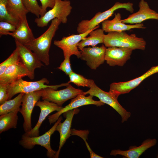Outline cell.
<instances>
[{
    "mask_svg": "<svg viewBox=\"0 0 158 158\" xmlns=\"http://www.w3.org/2000/svg\"><path fill=\"white\" fill-rule=\"evenodd\" d=\"M62 118L60 116L53 126L48 131L41 136L29 137L23 135L19 142V144L25 148L31 149L35 145H40L47 150V155L49 158H55L56 151L53 150L50 145V138L56 131L58 124L61 121Z\"/></svg>",
    "mask_w": 158,
    "mask_h": 158,
    "instance_id": "obj_6",
    "label": "cell"
},
{
    "mask_svg": "<svg viewBox=\"0 0 158 158\" xmlns=\"http://www.w3.org/2000/svg\"><path fill=\"white\" fill-rule=\"evenodd\" d=\"M61 23L57 18L52 20L48 28L42 35L25 45L46 66L49 64V52L52 39Z\"/></svg>",
    "mask_w": 158,
    "mask_h": 158,
    "instance_id": "obj_1",
    "label": "cell"
},
{
    "mask_svg": "<svg viewBox=\"0 0 158 158\" xmlns=\"http://www.w3.org/2000/svg\"><path fill=\"white\" fill-rule=\"evenodd\" d=\"M20 61L18 49L16 48L9 57L0 64V75H2L9 66Z\"/></svg>",
    "mask_w": 158,
    "mask_h": 158,
    "instance_id": "obj_28",
    "label": "cell"
},
{
    "mask_svg": "<svg viewBox=\"0 0 158 158\" xmlns=\"http://www.w3.org/2000/svg\"><path fill=\"white\" fill-rule=\"evenodd\" d=\"M138 6L139 10L138 11L122 19V21L125 23L134 24L141 23L145 20L150 19L158 20V13L151 9L147 2L141 0Z\"/></svg>",
    "mask_w": 158,
    "mask_h": 158,
    "instance_id": "obj_16",
    "label": "cell"
},
{
    "mask_svg": "<svg viewBox=\"0 0 158 158\" xmlns=\"http://www.w3.org/2000/svg\"><path fill=\"white\" fill-rule=\"evenodd\" d=\"M156 143V139H148L138 147H131L126 151L113 150L111 151L110 154L114 156L120 155L127 158H138L146 150L154 146Z\"/></svg>",
    "mask_w": 158,
    "mask_h": 158,
    "instance_id": "obj_22",
    "label": "cell"
},
{
    "mask_svg": "<svg viewBox=\"0 0 158 158\" xmlns=\"http://www.w3.org/2000/svg\"><path fill=\"white\" fill-rule=\"evenodd\" d=\"M41 4L42 10L40 17L43 16L46 12L47 9L48 7L52 8L55 3V0H40Z\"/></svg>",
    "mask_w": 158,
    "mask_h": 158,
    "instance_id": "obj_34",
    "label": "cell"
},
{
    "mask_svg": "<svg viewBox=\"0 0 158 158\" xmlns=\"http://www.w3.org/2000/svg\"><path fill=\"white\" fill-rule=\"evenodd\" d=\"M35 106L40 108V112L38 120L35 126L30 131L25 132L23 134L29 137L39 136L40 128L47 116L54 111H59L63 107L54 103L45 100L42 101L39 100L36 103Z\"/></svg>",
    "mask_w": 158,
    "mask_h": 158,
    "instance_id": "obj_17",
    "label": "cell"
},
{
    "mask_svg": "<svg viewBox=\"0 0 158 158\" xmlns=\"http://www.w3.org/2000/svg\"><path fill=\"white\" fill-rule=\"evenodd\" d=\"M8 35L12 36L21 44L25 45L35 38L30 28L26 15L21 19L18 26L15 31L10 32Z\"/></svg>",
    "mask_w": 158,
    "mask_h": 158,
    "instance_id": "obj_21",
    "label": "cell"
},
{
    "mask_svg": "<svg viewBox=\"0 0 158 158\" xmlns=\"http://www.w3.org/2000/svg\"><path fill=\"white\" fill-rule=\"evenodd\" d=\"M70 56L64 57V59L61 63L58 68L63 72L66 75H69L73 71L71 68L70 62Z\"/></svg>",
    "mask_w": 158,
    "mask_h": 158,
    "instance_id": "obj_33",
    "label": "cell"
},
{
    "mask_svg": "<svg viewBox=\"0 0 158 158\" xmlns=\"http://www.w3.org/2000/svg\"><path fill=\"white\" fill-rule=\"evenodd\" d=\"M93 96L90 95L89 96L86 97L82 93L79 94L72 99L69 104L65 107H63L59 111L49 116L48 117L49 122L51 124L56 122L62 114L81 106L92 104L98 107L104 104V103L100 100L97 101L94 100L93 99Z\"/></svg>",
    "mask_w": 158,
    "mask_h": 158,
    "instance_id": "obj_12",
    "label": "cell"
},
{
    "mask_svg": "<svg viewBox=\"0 0 158 158\" xmlns=\"http://www.w3.org/2000/svg\"><path fill=\"white\" fill-rule=\"evenodd\" d=\"M7 8L14 16L20 20L28 12L24 7L22 0H7Z\"/></svg>",
    "mask_w": 158,
    "mask_h": 158,
    "instance_id": "obj_26",
    "label": "cell"
},
{
    "mask_svg": "<svg viewBox=\"0 0 158 158\" xmlns=\"http://www.w3.org/2000/svg\"><path fill=\"white\" fill-rule=\"evenodd\" d=\"M83 94H89L98 97L102 102L111 106L121 116V122L127 121L131 116V113L128 111L120 104L117 98L109 92H106L98 87L94 80H92L90 89L87 91L83 92Z\"/></svg>",
    "mask_w": 158,
    "mask_h": 158,
    "instance_id": "obj_7",
    "label": "cell"
},
{
    "mask_svg": "<svg viewBox=\"0 0 158 158\" xmlns=\"http://www.w3.org/2000/svg\"><path fill=\"white\" fill-rule=\"evenodd\" d=\"M120 8H124L131 13H133L134 10L133 4L132 3L116 2L108 10L103 12L97 13L90 20H84L81 21L78 23L77 28L78 33L79 34L83 33L95 28L100 23L108 19L116 10Z\"/></svg>",
    "mask_w": 158,
    "mask_h": 158,
    "instance_id": "obj_4",
    "label": "cell"
},
{
    "mask_svg": "<svg viewBox=\"0 0 158 158\" xmlns=\"http://www.w3.org/2000/svg\"><path fill=\"white\" fill-rule=\"evenodd\" d=\"M55 3L51 9L42 16L36 18L35 22L40 28L46 26L49 22L54 19H59L63 24L67 23L68 17L71 13L72 7L71 2L68 0H55Z\"/></svg>",
    "mask_w": 158,
    "mask_h": 158,
    "instance_id": "obj_5",
    "label": "cell"
},
{
    "mask_svg": "<svg viewBox=\"0 0 158 158\" xmlns=\"http://www.w3.org/2000/svg\"><path fill=\"white\" fill-rule=\"evenodd\" d=\"M24 94L20 93L14 99L8 100L0 105V115L11 112H19Z\"/></svg>",
    "mask_w": 158,
    "mask_h": 158,
    "instance_id": "obj_24",
    "label": "cell"
},
{
    "mask_svg": "<svg viewBox=\"0 0 158 158\" xmlns=\"http://www.w3.org/2000/svg\"><path fill=\"white\" fill-rule=\"evenodd\" d=\"M157 73L158 65L152 67L142 75L135 78L126 82L111 83L109 92L118 98L121 95L129 93L146 78Z\"/></svg>",
    "mask_w": 158,
    "mask_h": 158,
    "instance_id": "obj_11",
    "label": "cell"
},
{
    "mask_svg": "<svg viewBox=\"0 0 158 158\" xmlns=\"http://www.w3.org/2000/svg\"><path fill=\"white\" fill-rule=\"evenodd\" d=\"M88 131L78 130L74 129L73 131V135H78L84 141L87 148L88 150L91 158H103L95 153L91 149L88 143L86 141V136L87 135Z\"/></svg>",
    "mask_w": 158,
    "mask_h": 158,
    "instance_id": "obj_31",
    "label": "cell"
},
{
    "mask_svg": "<svg viewBox=\"0 0 158 158\" xmlns=\"http://www.w3.org/2000/svg\"><path fill=\"white\" fill-rule=\"evenodd\" d=\"M83 92V90L75 88L69 84L66 88L60 90L50 87L42 89L41 97L43 100L54 103L62 107L66 102L75 97Z\"/></svg>",
    "mask_w": 158,
    "mask_h": 158,
    "instance_id": "obj_8",
    "label": "cell"
},
{
    "mask_svg": "<svg viewBox=\"0 0 158 158\" xmlns=\"http://www.w3.org/2000/svg\"><path fill=\"white\" fill-rule=\"evenodd\" d=\"M77 108L68 111L63 113L66 119L62 123L60 122L56 128L60 134V141L58 150L56 151L55 158L59 157L61 148L65 143L66 140L71 135V123L74 115L79 111Z\"/></svg>",
    "mask_w": 158,
    "mask_h": 158,
    "instance_id": "obj_19",
    "label": "cell"
},
{
    "mask_svg": "<svg viewBox=\"0 0 158 158\" xmlns=\"http://www.w3.org/2000/svg\"><path fill=\"white\" fill-rule=\"evenodd\" d=\"M7 85L0 84V104L8 100Z\"/></svg>",
    "mask_w": 158,
    "mask_h": 158,
    "instance_id": "obj_35",
    "label": "cell"
},
{
    "mask_svg": "<svg viewBox=\"0 0 158 158\" xmlns=\"http://www.w3.org/2000/svg\"><path fill=\"white\" fill-rule=\"evenodd\" d=\"M121 14L118 13L115 14L112 20H106L102 23V29L104 32H121L129 30L134 28L145 29L142 23L134 24H127L121 21Z\"/></svg>",
    "mask_w": 158,
    "mask_h": 158,
    "instance_id": "obj_20",
    "label": "cell"
},
{
    "mask_svg": "<svg viewBox=\"0 0 158 158\" xmlns=\"http://www.w3.org/2000/svg\"><path fill=\"white\" fill-rule=\"evenodd\" d=\"M49 81L46 78L35 81H28L24 80L22 78L7 85V92L10 100L15 95L21 93H27L34 91L40 90L47 87H50L54 90L64 86H67L69 84L68 82L56 85H48Z\"/></svg>",
    "mask_w": 158,
    "mask_h": 158,
    "instance_id": "obj_3",
    "label": "cell"
},
{
    "mask_svg": "<svg viewBox=\"0 0 158 158\" xmlns=\"http://www.w3.org/2000/svg\"><path fill=\"white\" fill-rule=\"evenodd\" d=\"M133 50L132 49L125 47H107L105 51V61L110 66H123L130 58Z\"/></svg>",
    "mask_w": 158,
    "mask_h": 158,
    "instance_id": "obj_15",
    "label": "cell"
},
{
    "mask_svg": "<svg viewBox=\"0 0 158 158\" xmlns=\"http://www.w3.org/2000/svg\"><path fill=\"white\" fill-rule=\"evenodd\" d=\"M16 27L14 25L8 22L0 21V36L8 35L10 32H13L15 31Z\"/></svg>",
    "mask_w": 158,
    "mask_h": 158,
    "instance_id": "obj_32",
    "label": "cell"
},
{
    "mask_svg": "<svg viewBox=\"0 0 158 158\" xmlns=\"http://www.w3.org/2000/svg\"><path fill=\"white\" fill-rule=\"evenodd\" d=\"M20 20L17 18L11 13L7 8V0H0V20L4 21L18 26Z\"/></svg>",
    "mask_w": 158,
    "mask_h": 158,
    "instance_id": "obj_27",
    "label": "cell"
},
{
    "mask_svg": "<svg viewBox=\"0 0 158 158\" xmlns=\"http://www.w3.org/2000/svg\"><path fill=\"white\" fill-rule=\"evenodd\" d=\"M25 76L31 79L30 73L20 61L8 67L0 75V84L8 85Z\"/></svg>",
    "mask_w": 158,
    "mask_h": 158,
    "instance_id": "obj_18",
    "label": "cell"
},
{
    "mask_svg": "<svg viewBox=\"0 0 158 158\" xmlns=\"http://www.w3.org/2000/svg\"><path fill=\"white\" fill-rule=\"evenodd\" d=\"M99 27V25H98L95 28L83 33L73 34L64 37L61 40L54 41V44L63 51L64 57L67 56L70 57L72 55H75L78 58H80L81 51H79L78 48V43L87 37L91 32Z\"/></svg>",
    "mask_w": 158,
    "mask_h": 158,
    "instance_id": "obj_9",
    "label": "cell"
},
{
    "mask_svg": "<svg viewBox=\"0 0 158 158\" xmlns=\"http://www.w3.org/2000/svg\"><path fill=\"white\" fill-rule=\"evenodd\" d=\"M104 44L106 47H119L130 48L133 50L145 49L146 42L142 37L134 34L129 35L125 31L111 32L105 35Z\"/></svg>",
    "mask_w": 158,
    "mask_h": 158,
    "instance_id": "obj_2",
    "label": "cell"
},
{
    "mask_svg": "<svg viewBox=\"0 0 158 158\" xmlns=\"http://www.w3.org/2000/svg\"><path fill=\"white\" fill-rule=\"evenodd\" d=\"M68 75L69 83H73L78 87H86L90 88L92 79H87L73 71Z\"/></svg>",
    "mask_w": 158,
    "mask_h": 158,
    "instance_id": "obj_29",
    "label": "cell"
},
{
    "mask_svg": "<svg viewBox=\"0 0 158 158\" xmlns=\"http://www.w3.org/2000/svg\"><path fill=\"white\" fill-rule=\"evenodd\" d=\"M42 96V90L25 93L23 95L21 107L19 112L23 119V128L25 132L30 131L32 127L31 117L33 110L35 104Z\"/></svg>",
    "mask_w": 158,
    "mask_h": 158,
    "instance_id": "obj_10",
    "label": "cell"
},
{
    "mask_svg": "<svg viewBox=\"0 0 158 158\" xmlns=\"http://www.w3.org/2000/svg\"><path fill=\"white\" fill-rule=\"evenodd\" d=\"M104 32L102 28H98L92 31L88 37H85L78 43L79 49L81 50L87 46L95 47L99 44L103 43L105 35Z\"/></svg>",
    "mask_w": 158,
    "mask_h": 158,
    "instance_id": "obj_23",
    "label": "cell"
},
{
    "mask_svg": "<svg viewBox=\"0 0 158 158\" xmlns=\"http://www.w3.org/2000/svg\"><path fill=\"white\" fill-rule=\"evenodd\" d=\"M16 48L19 51L20 61L30 73L31 80L34 79L35 71L44 66L37 55L25 45L15 39Z\"/></svg>",
    "mask_w": 158,
    "mask_h": 158,
    "instance_id": "obj_14",
    "label": "cell"
},
{
    "mask_svg": "<svg viewBox=\"0 0 158 158\" xmlns=\"http://www.w3.org/2000/svg\"><path fill=\"white\" fill-rule=\"evenodd\" d=\"M27 11L39 18L42 10L41 6L38 4L37 0H22Z\"/></svg>",
    "mask_w": 158,
    "mask_h": 158,
    "instance_id": "obj_30",
    "label": "cell"
},
{
    "mask_svg": "<svg viewBox=\"0 0 158 158\" xmlns=\"http://www.w3.org/2000/svg\"><path fill=\"white\" fill-rule=\"evenodd\" d=\"M157 158H158V156H157Z\"/></svg>",
    "mask_w": 158,
    "mask_h": 158,
    "instance_id": "obj_36",
    "label": "cell"
},
{
    "mask_svg": "<svg viewBox=\"0 0 158 158\" xmlns=\"http://www.w3.org/2000/svg\"><path fill=\"white\" fill-rule=\"evenodd\" d=\"M106 47L103 44L100 47H84L80 50V59L85 61L87 65L92 69L96 70L105 61Z\"/></svg>",
    "mask_w": 158,
    "mask_h": 158,
    "instance_id": "obj_13",
    "label": "cell"
},
{
    "mask_svg": "<svg viewBox=\"0 0 158 158\" xmlns=\"http://www.w3.org/2000/svg\"><path fill=\"white\" fill-rule=\"evenodd\" d=\"M18 112H11L0 115V134L10 129L16 128L18 119Z\"/></svg>",
    "mask_w": 158,
    "mask_h": 158,
    "instance_id": "obj_25",
    "label": "cell"
}]
</instances>
